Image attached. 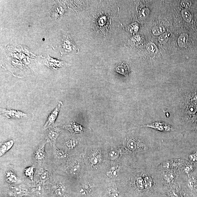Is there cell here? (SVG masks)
Here are the masks:
<instances>
[{
	"mask_svg": "<svg viewBox=\"0 0 197 197\" xmlns=\"http://www.w3.org/2000/svg\"><path fill=\"white\" fill-rule=\"evenodd\" d=\"M188 39V36L187 34H183L180 35L178 40V44L180 47H184L186 46Z\"/></svg>",
	"mask_w": 197,
	"mask_h": 197,
	"instance_id": "4fadbf2b",
	"label": "cell"
},
{
	"mask_svg": "<svg viewBox=\"0 0 197 197\" xmlns=\"http://www.w3.org/2000/svg\"><path fill=\"white\" fill-rule=\"evenodd\" d=\"M42 188L40 184H37L36 186V192H37V194H40V192H41V190Z\"/></svg>",
	"mask_w": 197,
	"mask_h": 197,
	"instance_id": "83f0119b",
	"label": "cell"
},
{
	"mask_svg": "<svg viewBox=\"0 0 197 197\" xmlns=\"http://www.w3.org/2000/svg\"><path fill=\"white\" fill-rule=\"evenodd\" d=\"M61 104H59L58 106L55 108L53 111L49 115V116L46 120L44 128V129H48L53 127L54 122L58 116L60 109V108Z\"/></svg>",
	"mask_w": 197,
	"mask_h": 197,
	"instance_id": "3957f363",
	"label": "cell"
},
{
	"mask_svg": "<svg viewBox=\"0 0 197 197\" xmlns=\"http://www.w3.org/2000/svg\"><path fill=\"white\" fill-rule=\"evenodd\" d=\"M181 4L183 8L188 9L191 6L192 2L189 0L182 1L181 2Z\"/></svg>",
	"mask_w": 197,
	"mask_h": 197,
	"instance_id": "d4e9b609",
	"label": "cell"
},
{
	"mask_svg": "<svg viewBox=\"0 0 197 197\" xmlns=\"http://www.w3.org/2000/svg\"><path fill=\"white\" fill-rule=\"evenodd\" d=\"M6 179L7 182L11 184L16 182L18 180V178L13 172L9 171L6 173Z\"/></svg>",
	"mask_w": 197,
	"mask_h": 197,
	"instance_id": "8fae6325",
	"label": "cell"
},
{
	"mask_svg": "<svg viewBox=\"0 0 197 197\" xmlns=\"http://www.w3.org/2000/svg\"><path fill=\"white\" fill-rule=\"evenodd\" d=\"M79 49L69 35H66L63 37L61 44V54H65L72 51L78 53Z\"/></svg>",
	"mask_w": 197,
	"mask_h": 197,
	"instance_id": "6da1fadb",
	"label": "cell"
},
{
	"mask_svg": "<svg viewBox=\"0 0 197 197\" xmlns=\"http://www.w3.org/2000/svg\"><path fill=\"white\" fill-rule=\"evenodd\" d=\"M12 192H13L14 196L15 197H19L20 195V194L22 193L21 189L19 187H12L11 188Z\"/></svg>",
	"mask_w": 197,
	"mask_h": 197,
	"instance_id": "7402d4cb",
	"label": "cell"
},
{
	"mask_svg": "<svg viewBox=\"0 0 197 197\" xmlns=\"http://www.w3.org/2000/svg\"><path fill=\"white\" fill-rule=\"evenodd\" d=\"M147 48L149 52L151 53H156L157 52V47L153 43H150L148 44L147 46Z\"/></svg>",
	"mask_w": 197,
	"mask_h": 197,
	"instance_id": "ffe728a7",
	"label": "cell"
},
{
	"mask_svg": "<svg viewBox=\"0 0 197 197\" xmlns=\"http://www.w3.org/2000/svg\"><path fill=\"white\" fill-rule=\"evenodd\" d=\"M49 173L47 170H43L39 176L40 181L43 183L49 181Z\"/></svg>",
	"mask_w": 197,
	"mask_h": 197,
	"instance_id": "e0dca14e",
	"label": "cell"
},
{
	"mask_svg": "<svg viewBox=\"0 0 197 197\" xmlns=\"http://www.w3.org/2000/svg\"><path fill=\"white\" fill-rule=\"evenodd\" d=\"M66 188L65 186L61 183L57 184L54 189V193L57 196H63L65 194Z\"/></svg>",
	"mask_w": 197,
	"mask_h": 197,
	"instance_id": "7c38bea8",
	"label": "cell"
},
{
	"mask_svg": "<svg viewBox=\"0 0 197 197\" xmlns=\"http://www.w3.org/2000/svg\"><path fill=\"white\" fill-rule=\"evenodd\" d=\"M182 15L183 19L187 22H190L192 20L191 14L188 11L183 10L182 11Z\"/></svg>",
	"mask_w": 197,
	"mask_h": 197,
	"instance_id": "2e32d148",
	"label": "cell"
},
{
	"mask_svg": "<svg viewBox=\"0 0 197 197\" xmlns=\"http://www.w3.org/2000/svg\"><path fill=\"white\" fill-rule=\"evenodd\" d=\"M116 71L118 73L123 75L128 78L130 69L128 64L123 63L118 66L116 68Z\"/></svg>",
	"mask_w": 197,
	"mask_h": 197,
	"instance_id": "9c48e42d",
	"label": "cell"
},
{
	"mask_svg": "<svg viewBox=\"0 0 197 197\" xmlns=\"http://www.w3.org/2000/svg\"><path fill=\"white\" fill-rule=\"evenodd\" d=\"M63 128L68 130L71 134H75L80 133L82 132V128L81 126L77 124L76 123L71 122L66 126H64Z\"/></svg>",
	"mask_w": 197,
	"mask_h": 197,
	"instance_id": "52a82bcc",
	"label": "cell"
},
{
	"mask_svg": "<svg viewBox=\"0 0 197 197\" xmlns=\"http://www.w3.org/2000/svg\"><path fill=\"white\" fill-rule=\"evenodd\" d=\"M15 142L14 139L7 141L1 145L0 148V156H3L13 147Z\"/></svg>",
	"mask_w": 197,
	"mask_h": 197,
	"instance_id": "ba28073f",
	"label": "cell"
},
{
	"mask_svg": "<svg viewBox=\"0 0 197 197\" xmlns=\"http://www.w3.org/2000/svg\"><path fill=\"white\" fill-rule=\"evenodd\" d=\"M128 147L131 150H134L137 147L135 142L132 140H130L128 142Z\"/></svg>",
	"mask_w": 197,
	"mask_h": 197,
	"instance_id": "484cf974",
	"label": "cell"
},
{
	"mask_svg": "<svg viewBox=\"0 0 197 197\" xmlns=\"http://www.w3.org/2000/svg\"><path fill=\"white\" fill-rule=\"evenodd\" d=\"M60 132L61 130L59 128L52 127L49 128L48 134V141L55 144Z\"/></svg>",
	"mask_w": 197,
	"mask_h": 197,
	"instance_id": "5b68a950",
	"label": "cell"
},
{
	"mask_svg": "<svg viewBox=\"0 0 197 197\" xmlns=\"http://www.w3.org/2000/svg\"><path fill=\"white\" fill-rule=\"evenodd\" d=\"M44 63L46 66L53 70L57 69L66 64L64 61L54 60L50 57L45 59Z\"/></svg>",
	"mask_w": 197,
	"mask_h": 197,
	"instance_id": "8992f818",
	"label": "cell"
},
{
	"mask_svg": "<svg viewBox=\"0 0 197 197\" xmlns=\"http://www.w3.org/2000/svg\"><path fill=\"white\" fill-rule=\"evenodd\" d=\"M46 142H44L41 144L36 150L35 153V157L37 160H42L45 156V147Z\"/></svg>",
	"mask_w": 197,
	"mask_h": 197,
	"instance_id": "30bf717a",
	"label": "cell"
},
{
	"mask_svg": "<svg viewBox=\"0 0 197 197\" xmlns=\"http://www.w3.org/2000/svg\"><path fill=\"white\" fill-rule=\"evenodd\" d=\"M110 155L111 156V157H114V155H115V156H116V155H117V153L116 152H115V151H111V152H110Z\"/></svg>",
	"mask_w": 197,
	"mask_h": 197,
	"instance_id": "f1b7e54d",
	"label": "cell"
},
{
	"mask_svg": "<svg viewBox=\"0 0 197 197\" xmlns=\"http://www.w3.org/2000/svg\"><path fill=\"white\" fill-rule=\"evenodd\" d=\"M148 127L153 128L157 130L164 131H170L173 130L172 128L165 123L161 122H157L152 124L146 126H141V127Z\"/></svg>",
	"mask_w": 197,
	"mask_h": 197,
	"instance_id": "277c9868",
	"label": "cell"
},
{
	"mask_svg": "<svg viewBox=\"0 0 197 197\" xmlns=\"http://www.w3.org/2000/svg\"><path fill=\"white\" fill-rule=\"evenodd\" d=\"M165 31V28L163 26H157L152 29V32L155 35H159L163 34Z\"/></svg>",
	"mask_w": 197,
	"mask_h": 197,
	"instance_id": "ac0fdd59",
	"label": "cell"
},
{
	"mask_svg": "<svg viewBox=\"0 0 197 197\" xmlns=\"http://www.w3.org/2000/svg\"><path fill=\"white\" fill-rule=\"evenodd\" d=\"M65 145L69 148H72L75 145V142L73 140H69L66 142Z\"/></svg>",
	"mask_w": 197,
	"mask_h": 197,
	"instance_id": "4316f807",
	"label": "cell"
},
{
	"mask_svg": "<svg viewBox=\"0 0 197 197\" xmlns=\"http://www.w3.org/2000/svg\"><path fill=\"white\" fill-rule=\"evenodd\" d=\"M144 186L147 189H148L150 188L152 186V180L150 177L147 176L145 178Z\"/></svg>",
	"mask_w": 197,
	"mask_h": 197,
	"instance_id": "44dd1931",
	"label": "cell"
},
{
	"mask_svg": "<svg viewBox=\"0 0 197 197\" xmlns=\"http://www.w3.org/2000/svg\"><path fill=\"white\" fill-rule=\"evenodd\" d=\"M81 169L80 165L78 164L75 165L70 167L69 170V173L72 175H76L78 174Z\"/></svg>",
	"mask_w": 197,
	"mask_h": 197,
	"instance_id": "d6986e66",
	"label": "cell"
},
{
	"mask_svg": "<svg viewBox=\"0 0 197 197\" xmlns=\"http://www.w3.org/2000/svg\"><path fill=\"white\" fill-rule=\"evenodd\" d=\"M169 33H164L161 35L159 37V40L161 43H164L166 42L169 39Z\"/></svg>",
	"mask_w": 197,
	"mask_h": 197,
	"instance_id": "603a6c76",
	"label": "cell"
},
{
	"mask_svg": "<svg viewBox=\"0 0 197 197\" xmlns=\"http://www.w3.org/2000/svg\"><path fill=\"white\" fill-rule=\"evenodd\" d=\"M0 114L2 115L9 119H23L28 117V115L26 114L15 110L1 108Z\"/></svg>",
	"mask_w": 197,
	"mask_h": 197,
	"instance_id": "7a4b0ae2",
	"label": "cell"
},
{
	"mask_svg": "<svg viewBox=\"0 0 197 197\" xmlns=\"http://www.w3.org/2000/svg\"><path fill=\"white\" fill-rule=\"evenodd\" d=\"M34 166L33 165L27 167L25 169V173L26 176L33 181Z\"/></svg>",
	"mask_w": 197,
	"mask_h": 197,
	"instance_id": "9a60e30c",
	"label": "cell"
},
{
	"mask_svg": "<svg viewBox=\"0 0 197 197\" xmlns=\"http://www.w3.org/2000/svg\"><path fill=\"white\" fill-rule=\"evenodd\" d=\"M136 183H137V186L140 189H143L144 186V181L143 180V179H142L141 177H139L138 178Z\"/></svg>",
	"mask_w": 197,
	"mask_h": 197,
	"instance_id": "cb8c5ba5",
	"label": "cell"
},
{
	"mask_svg": "<svg viewBox=\"0 0 197 197\" xmlns=\"http://www.w3.org/2000/svg\"><path fill=\"white\" fill-rule=\"evenodd\" d=\"M53 146L54 156L56 157L59 159H61L66 157V154L64 151L57 148L55 146V144L53 145Z\"/></svg>",
	"mask_w": 197,
	"mask_h": 197,
	"instance_id": "5bb4252c",
	"label": "cell"
}]
</instances>
